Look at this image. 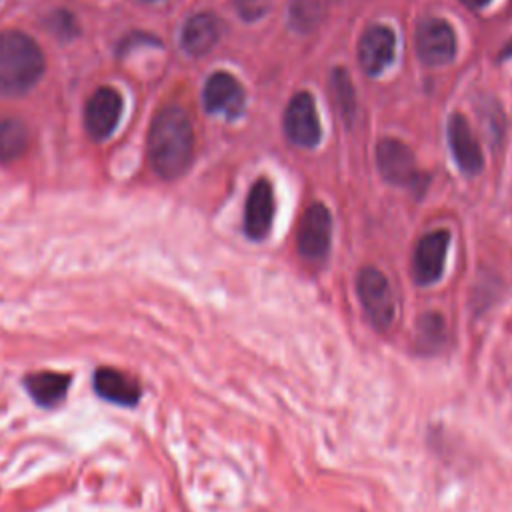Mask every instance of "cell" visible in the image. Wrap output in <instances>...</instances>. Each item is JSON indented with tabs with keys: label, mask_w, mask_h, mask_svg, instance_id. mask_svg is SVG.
Masks as SVG:
<instances>
[{
	"label": "cell",
	"mask_w": 512,
	"mask_h": 512,
	"mask_svg": "<svg viewBox=\"0 0 512 512\" xmlns=\"http://www.w3.org/2000/svg\"><path fill=\"white\" fill-rule=\"evenodd\" d=\"M396 38L388 26L374 24L358 40V64L368 76H378L394 60Z\"/></svg>",
	"instance_id": "obj_12"
},
{
	"label": "cell",
	"mask_w": 512,
	"mask_h": 512,
	"mask_svg": "<svg viewBox=\"0 0 512 512\" xmlns=\"http://www.w3.org/2000/svg\"><path fill=\"white\" fill-rule=\"evenodd\" d=\"M322 14V2L320 0H290L288 6V18L290 26L298 32H310Z\"/></svg>",
	"instance_id": "obj_20"
},
{
	"label": "cell",
	"mask_w": 512,
	"mask_h": 512,
	"mask_svg": "<svg viewBox=\"0 0 512 512\" xmlns=\"http://www.w3.org/2000/svg\"><path fill=\"white\" fill-rule=\"evenodd\" d=\"M94 390L100 398L118 406H136L142 396V388L134 376L110 366L94 372Z\"/></svg>",
	"instance_id": "obj_13"
},
{
	"label": "cell",
	"mask_w": 512,
	"mask_h": 512,
	"mask_svg": "<svg viewBox=\"0 0 512 512\" xmlns=\"http://www.w3.org/2000/svg\"><path fill=\"white\" fill-rule=\"evenodd\" d=\"M446 342L444 318L438 312H426L416 326V344L422 352H436Z\"/></svg>",
	"instance_id": "obj_19"
},
{
	"label": "cell",
	"mask_w": 512,
	"mask_h": 512,
	"mask_svg": "<svg viewBox=\"0 0 512 512\" xmlns=\"http://www.w3.org/2000/svg\"><path fill=\"white\" fill-rule=\"evenodd\" d=\"M146 2H158V0H146Z\"/></svg>",
	"instance_id": "obj_25"
},
{
	"label": "cell",
	"mask_w": 512,
	"mask_h": 512,
	"mask_svg": "<svg viewBox=\"0 0 512 512\" xmlns=\"http://www.w3.org/2000/svg\"><path fill=\"white\" fill-rule=\"evenodd\" d=\"M274 188L270 180L258 178L246 196L244 204V232L252 240H262L274 222Z\"/></svg>",
	"instance_id": "obj_10"
},
{
	"label": "cell",
	"mask_w": 512,
	"mask_h": 512,
	"mask_svg": "<svg viewBox=\"0 0 512 512\" xmlns=\"http://www.w3.org/2000/svg\"><path fill=\"white\" fill-rule=\"evenodd\" d=\"M356 288L360 304L372 326L378 330H386L392 324L396 312L394 296L386 276L380 270L366 266L358 272Z\"/></svg>",
	"instance_id": "obj_3"
},
{
	"label": "cell",
	"mask_w": 512,
	"mask_h": 512,
	"mask_svg": "<svg viewBox=\"0 0 512 512\" xmlns=\"http://www.w3.org/2000/svg\"><path fill=\"white\" fill-rule=\"evenodd\" d=\"M202 100L210 114H222L228 120H234L244 112L246 94L242 84L232 74L220 70L206 80Z\"/></svg>",
	"instance_id": "obj_9"
},
{
	"label": "cell",
	"mask_w": 512,
	"mask_h": 512,
	"mask_svg": "<svg viewBox=\"0 0 512 512\" xmlns=\"http://www.w3.org/2000/svg\"><path fill=\"white\" fill-rule=\"evenodd\" d=\"M46 28H50L60 40H72L78 34V24L72 12H68L66 8H58L54 10L48 18H46Z\"/></svg>",
	"instance_id": "obj_21"
},
{
	"label": "cell",
	"mask_w": 512,
	"mask_h": 512,
	"mask_svg": "<svg viewBox=\"0 0 512 512\" xmlns=\"http://www.w3.org/2000/svg\"><path fill=\"white\" fill-rule=\"evenodd\" d=\"M194 152V132L188 114L178 106L162 108L152 120L148 134V156L156 174L166 180L182 176Z\"/></svg>",
	"instance_id": "obj_1"
},
{
	"label": "cell",
	"mask_w": 512,
	"mask_h": 512,
	"mask_svg": "<svg viewBox=\"0 0 512 512\" xmlns=\"http://www.w3.org/2000/svg\"><path fill=\"white\" fill-rule=\"evenodd\" d=\"M220 32H222L220 20L214 14H208V12L194 14L192 18L186 20L182 28V36H180L182 48L190 56H202L216 46Z\"/></svg>",
	"instance_id": "obj_15"
},
{
	"label": "cell",
	"mask_w": 512,
	"mask_h": 512,
	"mask_svg": "<svg viewBox=\"0 0 512 512\" xmlns=\"http://www.w3.org/2000/svg\"><path fill=\"white\" fill-rule=\"evenodd\" d=\"M24 388L38 406L52 408L64 400L70 388V376L52 370L32 372L24 378Z\"/></svg>",
	"instance_id": "obj_16"
},
{
	"label": "cell",
	"mask_w": 512,
	"mask_h": 512,
	"mask_svg": "<svg viewBox=\"0 0 512 512\" xmlns=\"http://www.w3.org/2000/svg\"><path fill=\"white\" fill-rule=\"evenodd\" d=\"M500 58L502 60H506V58H512V40L502 48V52H500Z\"/></svg>",
	"instance_id": "obj_24"
},
{
	"label": "cell",
	"mask_w": 512,
	"mask_h": 512,
	"mask_svg": "<svg viewBox=\"0 0 512 512\" xmlns=\"http://www.w3.org/2000/svg\"><path fill=\"white\" fill-rule=\"evenodd\" d=\"M416 52L428 66L448 64L456 54V36L448 22L426 18L416 28Z\"/></svg>",
	"instance_id": "obj_8"
},
{
	"label": "cell",
	"mask_w": 512,
	"mask_h": 512,
	"mask_svg": "<svg viewBox=\"0 0 512 512\" xmlns=\"http://www.w3.org/2000/svg\"><path fill=\"white\" fill-rule=\"evenodd\" d=\"M122 116V96L110 86H100L88 98L84 108V126L92 140H106Z\"/></svg>",
	"instance_id": "obj_7"
},
{
	"label": "cell",
	"mask_w": 512,
	"mask_h": 512,
	"mask_svg": "<svg viewBox=\"0 0 512 512\" xmlns=\"http://www.w3.org/2000/svg\"><path fill=\"white\" fill-rule=\"evenodd\" d=\"M284 132L290 142L302 148H314L320 142V120L314 98L308 92H298L290 98L284 112Z\"/></svg>",
	"instance_id": "obj_5"
},
{
	"label": "cell",
	"mask_w": 512,
	"mask_h": 512,
	"mask_svg": "<svg viewBox=\"0 0 512 512\" xmlns=\"http://www.w3.org/2000/svg\"><path fill=\"white\" fill-rule=\"evenodd\" d=\"M330 88H332L334 104H336L340 118L346 124H350L356 114V96H354L352 80L344 68H334V72L330 76Z\"/></svg>",
	"instance_id": "obj_18"
},
{
	"label": "cell",
	"mask_w": 512,
	"mask_h": 512,
	"mask_svg": "<svg viewBox=\"0 0 512 512\" xmlns=\"http://www.w3.org/2000/svg\"><path fill=\"white\" fill-rule=\"evenodd\" d=\"M44 54L36 40L18 30L0 32V94L28 92L44 74Z\"/></svg>",
	"instance_id": "obj_2"
},
{
	"label": "cell",
	"mask_w": 512,
	"mask_h": 512,
	"mask_svg": "<svg viewBox=\"0 0 512 512\" xmlns=\"http://www.w3.org/2000/svg\"><path fill=\"white\" fill-rule=\"evenodd\" d=\"M236 10L244 20H254L264 14V2L262 0H236Z\"/></svg>",
	"instance_id": "obj_22"
},
{
	"label": "cell",
	"mask_w": 512,
	"mask_h": 512,
	"mask_svg": "<svg viewBox=\"0 0 512 512\" xmlns=\"http://www.w3.org/2000/svg\"><path fill=\"white\" fill-rule=\"evenodd\" d=\"M376 164L386 182L404 188H424L426 178L418 172L412 150L400 140H380L376 146Z\"/></svg>",
	"instance_id": "obj_4"
},
{
	"label": "cell",
	"mask_w": 512,
	"mask_h": 512,
	"mask_svg": "<svg viewBox=\"0 0 512 512\" xmlns=\"http://www.w3.org/2000/svg\"><path fill=\"white\" fill-rule=\"evenodd\" d=\"M448 242L450 234L446 230L428 232L418 240L412 258V274L418 284H434L442 276Z\"/></svg>",
	"instance_id": "obj_11"
},
{
	"label": "cell",
	"mask_w": 512,
	"mask_h": 512,
	"mask_svg": "<svg viewBox=\"0 0 512 512\" xmlns=\"http://www.w3.org/2000/svg\"><path fill=\"white\" fill-rule=\"evenodd\" d=\"M466 8H470V10H480V8H484L490 0H460Z\"/></svg>",
	"instance_id": "obj_23"
},
{
	"label": "cell",
	"mask_w": 512,
	"mask_h": 512,
	"mask_svg": "<svg viewBox=\"0 0 512 512\" xmlns=\"http://www.w3.org/2000/svg\"><path fill=\"white\" fill-rule=\"evenodd\" d=\"M330 230L332 218L324 204H310L300 216L296 230V246L298 252L308 260H320L328 252L330 246Z\"/></svg>",
	"instance_id": "obj_6"
},
{
	"label": "cell",
	"mask_w": 512,
	"mask_h": 512,
	"mask_svg": "<svg viewBox=\"0 0 512 512\" xmlns=\"http://www.w3.org/2000/svg\"><path fill=\"white\" fill-rule=\"evenodd\" d=\"M448 144L462 172L476 174L482 170V150L462 114H452L448 120Z\"/></svg>",
	"instance_id": "obj_14"
},
{
	"label": "cell",
	"mask_w": 512,
	"mask_h": 512,
	"mask_svg": "<svg viewBox=\"0 0 512 512\" xmlns=\"http://www.w3.org/2000/svg\"><path fill=\"white\" fill-rule=\"evenodd\" d=\"M28 146V130L16 118H0V162L16 160Z\"/></svg>",
	"instance_id": "obj_17"
}]
</instances>
